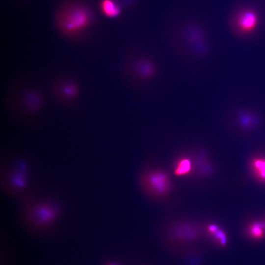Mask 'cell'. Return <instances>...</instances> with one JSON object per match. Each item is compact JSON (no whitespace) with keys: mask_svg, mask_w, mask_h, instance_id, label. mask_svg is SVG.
<instances>
[{"mask_svg":"<svg viewBox=\"0 0 265 265\" xmlns=\"http://www.w3.org/2000/svg\"><path fill=\"white\" fill-rule=\"evenodd\" d=\"M61 214V208L51 199L43 198L29 200L23 206L22 219L37 227H44L54 223Z\"/></svg>","mask_w":265,"mask_h":265,"instance_id":"6da1fadb","label":"cell"},{"mask_svg":"<svg viewBox=\"0 0 265 265\" xmlns=\"http://www.w3.org/2000/svg\"><path fill=\"white\" fill-rule=\"evenodd\" d=\"M28 173L27 165L25 161L15 160L4 171L2 181L4 190L12 195L22 193L27 188Z\"/></svg>","mask_w":265,"mask_h":265,"instance_id":"7a4b0ae2","label":"cell"},{"mask_svg":"<svg viewBox=\"0 0 265 265\" xmlns=\"http://www.w3.org/2000/svg\"><path fill=\"white\" fill-rule=\"evenodd\" d=\"M89 21L90 16L85 8L73 6L61 12L58 17V24L63 33L73 35L83 30Z\"/></svg>","mask_w":265,"mask_h":265,"instance_id":"3957f363","label":"cell"},{"mask_svg":"<svg viewBox=\"0 0 265 265\" xmlns=\"http://www.w3.org/2000/svg\"><path fill=\"white\" fill-rule=\"evenodd\" d=\"M130 73L136 80L142 82L152 80L157 74V63L148 57H140L130 67Z\"/></svg>","mask_w":265,"mask_h":265,"instance_id":"277c9868","label":"cell"},{"mask_svg":"<svg viewBox=\"0 0 265 265\" xmlns=\"http://www.w3.org/2000/svg\"><path fill=\"white\" fill-rule=\"evenodd\" d=\"M146 181L150 190L155 194L162 195L169 190V178L164 172L153 171L148 175Z\"/></svg>","mask_w":265,"mask_h":265,"instance_id":"5b68a950","label":"cell"},{"mask_svg":"<svg viewBox=\"0 0 265 265\" xmlns=\"http://www.w3.org/2000/svg\"><path fill=\"white\" fill-rule=\"evenodd\" d=\"M259 22V17L256 11L247 9L241 11L237 16L236 23L239 31L248 34L254 31Z\"/></svg>","mask_w":265,"mask_h":265,"instance_id":"8992f818","label":"cell"},{"mask_svg":"<svg viewBox=\"0 0 265 265\" xmlns=\"http://www.w3.org/2000/svg\"><path fill=\"white\" fill-rule=\"evenodd\" d=\"M100 8L102 13L109 18L116 17L121 13V7L114 0H102Z\"/></svg>","mask_w":265,"mask_h":265,"instance_id":"52a82bcc","label":"cell"},{"mask_svg":"<svg viewBox=\"0 0 265 265\" xmlns=\"http://www.w3.org/2000/svg\"><path fill=\"white\" fill-rule=\"evenodd\" d=\"M192 165L189 159L184 158L177 161L174 169V173L177 176H183L191 170Z\"/></svg>","mask_w":265,"mask_h":265,"instance_id":"ba28073f","label":"cell"},{"mask_svg":"<svg viewBox=\"0 0 265 265\" xmlns=\"http://www.w3.org/2000/svg\"><path fill=\"white\" fill-rule=\"evenodd\" d=\"M252 167L256 176L265 181V159H254L252 162Z\"/></svg>","mask_w":265,"mask_h":265,"instance_id":"9c48e42d","label":"cell"},{"mask_svg":"<svg viewBox=\"0 0 265 265\" xmlns=\"http://www.w3.org/2000/svg\"><path fill=\"white\" fill-rule=\"evenodd\" d=\"M265 224L263 222H256L249 227L248 233L250 236L256 239L262 238L264 235Z\"/></svg>","mask_w":265,"mask_h":265,"instance_id":"30bf717a","label":"cell"},{"mask_svg":"<svg viewBox=\"0 0 265 265\" xmlns=\"http://www.w3.org/2000/svg\"><path fill=\"white\" fill-rule=\"evenodd\" d=\"M211 234L213 236L216 243L220 247H225L227 245L228 242L227 236L224 231L219 227Z\"/></svg>","mask_w":265,"mask_h":265,"instance_id":"8fae6325","label":"cell"},{"mask_svg":"<svg viewBox=\"0 0 265 265\" xmlns=\"http://www.w3.org/2000/svg\"></svg>","mask_w":265,"mask_h":265,"instance_id":"7c38bea8","label":"cell"}]
</instances>
